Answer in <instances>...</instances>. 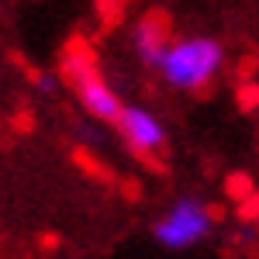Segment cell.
<instances>
[{
	"instance_id": "3",
	"label": "cell",
	"mask_w": 259,
	"mask_h": 259,
	"mask_svg": "<svg viewBox=\"0 0 259 259\" xmlns=\"http://www.w3.org/2000/svg\"><path fill=\"white\" fill-rule=\"evenodd\" d=\"M211 221H214V214L204 204H197V200H180L166 218H159L152 225V235L166 249H187V245L200 242L211 232Z\"/></svg>"
},
{
	"instance_id": "8",
	"label": "cell",
	"mask_w": 259,
	"mask_h": 259,
	"mask_svg": "<svg viewBox=\"0 0 259 259\" xmlns=\"http://www.w3.org/2000/svg\"><path fill=\"white\" fill-rule=\"evenodd\" d=\"M239 218L242 221H256L259 218V190H252L245 200H239Z\"/></svg>"
},
{
	"instance_id": "1",
	"label": "cell",
	"mask_w": 259,
	"mask_h": 259,
	"mask_svg": "<svg viewBox=\"0 0 259 259\" xmlns=\"http://www.w3.org/2000/svg\"><path fill=\"white\" fill-rule=\"evenodd\" d=\"M225 66V49L221 41L214 38H187L169 45V52L162 56L159 73L173 87H183V90H197V87H207Z\"/></svg>"
},
{
	"instance_id": "6",
	"label": "cell",
	"mask_w": 259,
	"mask_h": 259,
	"mask_svg": "<svg viewBox=\"0 0 259 259\" xmlns=\"http://www.w3.org/2000/svg\"><path fill=\"white\" fill-rule=\"evenodd\" d=\"M252 190H256V183H252L249 173H232V177L225 180V194H228V197H235V200H245Z\"/></svg>"
},
{
	"instance_id": "4",
	"label": "cell",
	"mask_w": 259,
	"mask_h": 259,
	"mask_svg": "<svg viewBox=\"0 0 259 259\" xmlns=\"http://www.w3.org/2000/svg\"><path fill=\"white\" fill-rule=\"evenodd\" d=\"M121 128V135L124 142L139 152V156H156L166 149V132H162V124L149 111H142V107H121L118 121H114Z\"/></svg>"
},
{
	"instance_id": "5",
	"label": "cell",
	"mask_w": 259,
	"mask_h": 259,
	"mask_svg": "<svg viewBox=\"0 0 259 259\" xmlns=\"http://www.w3.org/2000/svg\"><path fill=\"white\" fill-rule=\"evenodd\" d=\"M135 49H139V59L145 66H156L159 69L162 56L169 52V24L162 14H149L139 28V38H135Z\"/></svg>"
},
{
	"instance_id": "2",
	"label": "cell",
	"mask_w": 259,
	"mask_h": 259,
	"mask_svg": "<svg viewBox=\"0 0 259 259\" xmlns=\"http://www.w3.org/2000/svg\"><path fill=\"white\" fill-rule=\"evenodd\" d=\"M62 73H66V80L73 83V90H76V97L80 104L100 121H118L121 114V100L114 97V90L104 83V76L97 73V66H94V56L90 52H83V49H73L66 62H62Z\"/></svg>"
},
{
	"instance_id": "7",
	"label": "cell",
	"mask_w": 259,
	"mask_h": 259,
	"mask_svg": "<svg viewBox=\"0 0 259 259\" xmlns=\"http://www.w3.org/2000/svg\"><path fill=\"white\" fill-rule=\"evenodd\" d=\"M239 107L242 111H256L259 107V80H242L239 83Z\"/></svg>"
},
{
	"instance_id": "9",
	"label": "cell",
	"mask_w": 259,
	"mask_h": 259,
	"mask_svg": "<svg viewBox=\"0 0 259 259\" xmlns=\"http://www.w3.org/2000/svg\"><path fill=\"white\" fill-rule=\"evenodd\" d=\"M35 83H38L41 90H52V87H56V80H52L49 73H35Z\"/></svg>"
}]
</instances>
